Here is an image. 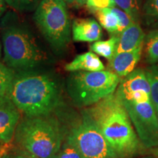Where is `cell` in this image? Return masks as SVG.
Segmentation results:
<instances>
[{
    "instance_id": "1f68e13d",
    "label": "cell",
    "mask_w": 158,
    "mask_h": 158,
    "mask_svg": "<svg viewBox=\"0 0 158 158\" xmlns=\"http://www.w3.org/2000/svg\"><path fill=\"white\" fill-rule=\"evenodd\" d=\"M2 43L0 41V59L2 57Z\"/></svg>"
},
{
    "instance_id": "d6a6232c",
    "label": "cell",
    "mask_w": 158,
    "mask_h": 158,
    "mask_svg": "<svg viewBox=\"0 0 158 158\" xmlns=\"http://www.w3.org/2000/svg\"><path fill=\"white\" fill-rule=\"evenodd\" d=\"M155 110H156V113H157V118H158V108L157 107H155Z\"/></svg>"
},
{
    "instance_id": "e575fe53",
    "label": "cell",
    "mask_w": 158,
    "mask_h": 158,
    "mask_svg": "<svg viewBox=\"0 0 158 158\" xmlns=\"http://www.w3.org/2000/svg\"><path fill=\"white\" fill-rule=\"evenodd\" d=\"M5 158H13V157H10V156H9L8 155H7L5 157Z\"/></svg>"
},
{
    "instance_id": "9a60e30c",
    "label": "cell",
    "mask_w": 158,
    "mask_h": 158,
    "mask_svg": "<svg viewBox=\"0 0 158 158\" xmlns=\"http://www.w3.org/2000/svg\"><path fill=\"white\" fill-rule=\"evenodd\" d=\"M92 12L95 14L101 27L112 35H117L118 19L112 8L98 9Z\"/></svg>"
},
{
    "instance_id": "e0dca14e",
    "label": "cell",
    "mask_w": 158,
    "mask_h": 158,
    "mask_svg": "<svg viewBox=\"0 0 158 158\" xmlns=\"http://www.w3.org/2000/svg\"><path fill=\"white\" fill-rule=\"evenodd\" d=\"M145 58L149 64L158 62V30L152 31L145 37Z\"/></svg>"
},
{
    "instance_id": "ffe728a7",
    "label": "cell",
    "mask_w": 158,
    "mask_h": 158,
    "mask_svg": "<svg viewBox=\"0 0 158 158\" xmlns=\"http://www.w3.org/2000/svg\"><path fill=\"white\" fill-rule=\"evenodd\" d=\"M118 7L125 11L134 21L138 22L141 10V0H114Z\"/></svg>"
},
{
    "instance_id": "f1b7e54d",
    "label": "cell",
    "mask_w": 158,
    "mask_h": 158,
    "mask_svg": "<svg viewBox=\"0 0 158 158\" xmlns=\"http://www.w3.org/2000/svg\"><path fill=\"white\" fill-rule=\"evenodd\" d=\"M6 4L5 0H0V17L4 14L6 10Z\"/></svg>"
},
{
    "instance_id": "7c38bea8",
    "label": "cell",
    "mask_w": 158,
    "mask_h": 158,
    "mask_svg": "<svg viewBox=\"0 0 158 158\" xmlns=\"http://www.w3.org/2000/svg\"><path fill=\"white\" fill-rule=\"evenodd\" d=\"M102 35L101 26L93 19H76L72 23V39L76 42L92 43Z\"/></svg>"
},
{
    "instance_id": "836d02e7",
    "label": "cell",
    "mask_w": 158,
    "mask_h": 158,
    "mask_svg": "<svg viewBox=\"0 0 158 158\" xmlns=\"http://www.w3.org/2000/svg\"><path fill=\"white\" fill-rule=\"evenodd\" d=\"M26 154H27V153H26ZM27 155H28L29 156V157H30L31 158H37V157H34V156H32V155H29V154H27Z\"/></svg>"
},
{
    "instance_id": "d4e9b609",
    "label": "cell",
    "mask_w": 158,
    "mask_h": 158,
    "mask_svg": "<svg viewBox=\"0 0 158 158\" xmlns=\"http://www.w3.org/2000/svg\"><path fill=\"white\" fill-rule=\"evenodd\" d=\"M121 101H132L135 102H143L152 101L151 96L145 91H137V92H133L130 94V95L126 97L124 99H120Z\"/></svg>"
},
{
    "instance_id": "8992f818",
    "label": "cell",
    "mask_w": 158,
    "mask_h": 158,
    "mask_svg": "<svg viewBox=\"0 0 158 158\" xmlns=\"http://www.w3.org/2000/svg\"><path fill=\"white\" fill-rule=\"evenodd\" d=\"M33 20L55 53H62L68 48L72 36V23L64 1L42 0L35 9Z\"/></svg>"
},
{
    "instance_id": "2e32d148",
    "label": "cell",
    "mask_w": 158,
    "mask_h": 158,
    "mask_svg": "<svg viewBox=\"0 0 158 158\" xmlns=\"http://www.w3.org/2000/svg\"><path fill=\"white\" fill-rule=\"evenodd\" d=\"M118 35H112L106 40L95 41L90 45V50L96 54L110 60L116 54Z\"/></svg>"
},
{
    "instance_id": "cb8c5ba5",
    "label": "cell",
    "mask_w": 158,
    "mask_h": 158,
    "mask_svg": "<svg viewBox=\"0 0 158 158\" xmlns=\"http://www.w3.org/2000/svg\"><path fill=\"white\" fill-rule=\"evenodd\" d=\"M86 5L92 11L98 9L112 8L116 7V4L114 0H86Z\"/></svg>"
},
{
    "instance_id": "ba28073f",
    "label": "cell",
    "mask_w": 158,
    "mask_h": 158,
    "mask_svg": "<svg viewBox=\"0 0 158 158\" xmlns=\"http://www.w3.org/2000/svg\"><path fill=\"white\" fill-rule=\"evenodd\" d=\"M122 102L129 114L142 145L145 148L158 147V118L152 102Z\"/></svg>"
},
{
    "instance_id": "83f0119b",
    "label": "cell",
    "mask_w": 158,
    "mask_h": 158,
    "mask_svg": "<svg viewBox=\"0 0 158 158\" xmlns=\"http://www.w3.org/2000/svg\"><path fill=\"white\" fill-rule=\"evenodd\" d=\"M63 1H64L66 3L81 6V5H86V0H63Z\"/></svg>"
},
{
    "instance_id": "8fae6325",
    "label": "cell",
    "mask_w": 158,
    "mask_h": 158,
    "mask_svg": "<svg viewBox=\"0 0 158 158\" xmlns=\"http://www.w3.org/2000/svg\"><path fill=\"white\" fill-rule=\"evenodd\" d=\"M143 45L133 51L116 54L108 62L110 71L120 78H124L135 70L136 64L141 59Z\"/></svg>"
},
{
    "instance_id": "3957f363",
    "label": "cell",
    "mask_w": 158,
    "mask_h": 158,
    "mask_svg": "<svg viewBox=\"0 0 158 158\" xmlns=\"http://www.w3.org/2000/svg\"><path fill=\"white\" fill-rule=\"evenodd\" d=\"M2 29L4 63L15 72L45 69L52 62L50 54L27 23L6 17Z\"/></svg>"
},
{
    "instance_id": "f546056e",
    "label": "cell",
    "mask_w": 158,
    "mask_h": 158,
    "mask_svg": "<svg viewBox=\"0 0 158 158\" xmlns=\"http://www.w3.org/2000/svg\"><path fill=\"white\" fill-rule=\"evenodd\" d=\"M13 158H31L27 154H19V155H15Z\"/></svg>"
},
{
    "instance_id": "6da1fadb",
    "label": "cell",
    "mask_w": 158,
    "mask_h": 158,
    "mask_svg": "<svg viewBox=\"0 0 158 158\" xmlns=\"http://www.w3.org/2000/svg\"><path fill=\"white\" fill-rule=\"evenodd\" d=\"M83 111L94 122L117 158L132 157L140 152L143 145L115 92Z\"/></svg>"
},
{
    "instance_id": "5b68a950",
    "label": "cell",
    "mask_w": 158,
    "mask_h": 158,
    "mask_svg": "<svg viewBox=\"0 0 158 158\" xmlns=\"http://www.w3.org/2000/svg\"><path fill=\"white\" fill-rule=\"evenodd\" d=\"M121 78L110 70L70 72L66 89L78 107H89L115 92Z\"/></svg>"
},
{
    "instance_id": "52a82bcc",
    "label": "cell",
    "mask_w": 158,
    "mask_h": 158,
    "mask_svg": "<svg viewBox=\"0 0 158 158\" xmlns=\"http://www.w3.org/2000/svg\"><path fill=\"white\" fill-rule=\"evenodd\" d=\"M66 141L78 150L81 158H117L98 127L83 110L80 120L69 130Z\"/></svg>"
},
{
    "instance_id": "5bb4252c",
    "label": "cell",
    "mask_w": 158,
    "mask_h": 158,
    "mask_svg": "<svg viewBox=\"0 0 158 158\" xmlns=\"http://www.w3.org/2000/svg\"><path fill=\"white\" fill-rule=\"evenodd\" d=\"M64 69L70 73L75 71H100L105 70V66L95 53L88 51L76 56L72 62L65 64Z\"/></svg>"
},
{
    "instance_id": "484cf974",
    "label": "cell",
    "mask_w": 158,
    "mask_h": 158,
    "mask_svg": "<svg viewBox=\"0 0 158 158\" xmlns=\"http://www.w3.org/2000/svg\"><path fill=\"white\" fill-rule=\"evenodd\" d=\"M146 15L153 18H158V0H147L143 6Z\"/></svg>"
},
{
    "instance_id": "d590c367",
    "label": "cell",
    "mask_w": 158,
    "mask_h": 158,
    "mask_svg": "<svg viewBox=\"0 0 158 158\" xmlns=\"http://www.w3.org/2000/svg\"><path fill=\"white\" fill-rule=\"evenodd\" d=\"M1 145H2V143H0V147H1Z\"/></svg>"
},
{
    "instance_id": "9c48e42d",
    "label": "cell",
    "mask_w": 158,
    "mask_h": 158,
    "mask_svg": "<svg viewBox=\"0 0 158 158\" xmlns=\"http://www.w3.org/2000/svg\"><path fill=\"white\" fill-rule=\"evenodd\" d=\"M21 112L9 95L0 99V143H10L14 138Z\"/></svg>"
},
{
    "instance_id": "603a6c76",
    "label": "cell",
    "mask_w": 158,
    "mask_h": 158,
    "mask_svg": "<svg viewBox=\"0 0 158 158\" xmlns=\"http://www.w3.org/2000/svg\"><path fill=\"white\" fill-rule=\"evenodd\" d=\"M54 158H81V156L72 144L65 141Z\"/></svg>"
},
{
    "instance_id": "4dcf8cb0",
    "label": "cell",
    "mask_w": 158,
    "mask_h": 158,
    "mask_svg": "<svg viewBox=\"0 0 158 158\" xmlns=\"http://www.w3.org/2000/svg\"><path fill=\"white\" fill-rule=\"evenodd\" d=\"M152 154L155 158H158V147L152 149Z\"/></svg>"
},
{
    "instance_id": "7a4b0ae2",
    "label": "cell",
    "mask_w": 158,
    "mask_h": 158,
    "mask_svg": "<svg viewBox=\"0 0 158 158\" xmlns=\"http://www.w3.org/2000/svg\"><path fill=\"white\" fill-rule=\"evenodd\" d=\"M8 95L26 116L49 115L60 104L62 86L46 69L15 72Z\"/></svg>"
},
{
    "instance_id": "277c9868",
    "label": "cell",
    "mask_w": 158,
    "mask_h": 158,
    "mask_svg": "<svg viewBox=\"0 0 158 158\" xmlns=\"http://www.w3.org/2000/svg\"><path fill=\"white\" fill-rule=\"evenodd\" d=\"M63 135L59 121L49 114L20 120L14 140L25 153L37 158H54L62 147Z\"/></svg>"
},
{
    "instance_id": "8d00e7d4",
    "label": "cell",
    "mask_w": 158,
    "mask_h": 158,
    "mask_svg": "<svg viewBox=\"0 0 158 158\" xmlns=\"http://www.w3.org/2000/svg\"><path fill=\"white\" fill-rule=\"evenodd\" d=\"M155 107H157L158 108V106H155Z\"/></svg>"
},
{
    "instance_id": "74e56055",
    "label": "cell",
    "mask_w": 158,
    "mask_h": 158,
    "mask_svg": "<svg viewBox=\"0 0 158 158\" xmlns=\"http://www.w3.org/2000/svg\"><path fill=\"white\" fill-rule=\"evenodd\" d=\"M143 158H147V157H143Z\"/></svg>"
},
{
    "instance_id": "4316f807",
    "label": "cell",
    "mask_w": 158,
    "mask_h": 158,
    "mask_svg": "<svg viewBox=\"0 0 158 158\" xmlns=\"http://www.w3.org/2000/svg\"><path fill=\"white\" fill-rule=\"evenodd\" d=\"M11 148V143H3L0 147V158H5Z\"/></svg>"
},
{
    "instance_id": "ac0fdd59",
    "label": "cell",
    "mask_w": 158,
    "mask_h": 158,
    "mask_svg": "<svg viewBox=\"0 0 158 158\" xmlns=\"http://www.w3.org/2000/svg\"><path fill=\"white\" fill-rule=\"evenodd\" d=\"M15 71L0 62V99L9 94Z\"/></svg>"
},
{
    "instance_id": "4fadbf2b",
    "label": "cell",
    "mask_w": 158,
    "mask_h": 158,
    "mask_svg": "<svg viewBox=\"0 0 158 158\" xmlns=\"http://www.w3.org/2000/svg\"><path fill=\"white\" fill-rule=\"evenodd\" d=\"M146 35L138 22H133L118 35L116 54L133 51L144 44Z\"/></svg>"
},
{
    "instance_id": "d6986e66",
    "label": "cell",
    "mask_w": 158,
    "mask_h": 158,
    "mask_svg": "<svg viewBox=\"0 0 158 158\" xmlns=\"http://www.w3.org/2000/svg\"><path fill=\"white\" fill-rule=\"evenodd\" d=\"M151 91V100L155 106H158V68L150 67L144 70Z\"/></svg>"
},
{
    "instance_id": "7402d4cb",
    "label": "cell",
    "mask_w": 158,
    "mask_h": 158,
    "mask_svg": "<svg viewBox=\"0 0 158 158\" xmlns=\"http://www.w3.org/2000/svg\"><path fill=\"white\" fill-rule=\"evenodd\" d=\"M114 13H116L118 19V29L117 35H118L124 29L127 28V27L131 24L132 23L135 22L133 21V19L130 17V15H128L125 11L121 8H118V7H112Z\"/></svg>"
},
{
    "instance_id": "30bf717a",
    "label": "cell",
    "mask_w": 158,
    "mask_h": 158,
    "mask_svg": "<svg viewBox=\"0 0 158 158\" xmlns=\"http://www.w3.org/2000/svg\"><path fill=\"white\" fill-rule=\"evenodd\" d=\"M137 91H145L151 96L150 86L143 69L137 68L120 80L115 94L119 99H124Z\"/></svg>"
},
{
    "instance_id": "44dd1931",
    "label": "cell",
    "mask_w": 158,
    "mask_h": 158,
    "mask_svg": "<svg viewBox=\"0 0 158 158\" xmlns=\"http://www.w3.org/2000/svg\"><path fill=\"white\" fill-rule=\"evenodd\" d=\"M11 8L19 12H31L35 10L42 0H5Z\"/></svg>"
}]
</instances>
